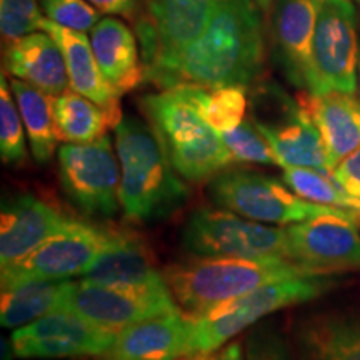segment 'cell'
<instances>
[{
    "mask_svg": "<svg viewBox=\"0 0 360 360\" xmlns=\"http://www.w3.org/2000/svg\"><path fill=\"white\" fill-rule=\"evenodd\" d=\"M259 8L255 0H222L204 32L179 57L167 89L182 84L249 87L257 82L264 69Z\"/></svg>",
    "mask_w": 360,
    "mask_h": 360,
    "instance_id": "obj_1",
    "label": "cell"
},
{
    "mask_svg": "<svg viewBox=\"0 0 360 360\" xmlns=\"http://www.w3.org/2000/svg\"><path fill=\"white\" fill-rule=\"evenodd\" d=\"M322 276L289 259L199 257L169 265L164 278L184 312L199 317L219 305L292 277Z\"/></svg>",
    "mask_w": 360,
    "mask_h": 360,
    "instance_id": "obj_2",
    "label": "cell"
},
{
    "mask_svg": "<svg viewBox=\"0 0 360 360\" xmlns=\"http://www.w3.org/2000/svg\"><path fill=\"white\" fill-rule=\"evenodd\" d=\"M114 130L125 217L147 222L174 212L186 200L187 187L177 177L154 129L135 117H122Z\"/></svg>",
    "mask_w": 360,
    "mask_h": 360,
    "instance_id": "obj_3",
    "label": "cell"
},
{
    "mask_svg": "<svg viewBox=\"0 0 360 360\" xmlns=\"http://www.w3.org/2000/svg\"><path fill=\"white\" fill-rule=\"evenodd\" d=\"M141 107L180 177L204 182L233 162L220 134L177 89L142 97Z\"/></svg>",
    "mask_w": 360,
    "mask_h": 360,
    "instance_id": "obj_4",
    "label": "cell"
},
{
    "mask_svg": "<svg viewBox=\"0 0 360 360\" xmlns=\"http://www.w3.org/2000/svg\"><path fill=\"white\" fill-rule=\"evenodd\" d=\"M334 283L327 276L283 278L265 283L257 290L219 305L199 317L192 315V355L215 352L269 314L310 302L330 290Z\"/></svg>",
    "mask_w": 360,
    "mask_h": 360,
    "instance_id": "obj_5",
    "label": "cell"
},
{
    "mask_svg": "<svg viewBox=\"0 0 360 360\" xmlns=\"http://www.w3.org/2000/svg\"><path fill=\"white\" fill-rule=\"evenodd\" d=\"M222 0H148L137 24L146 79L167 82L182 52L204 32Z\"/></svg>",
    "mask_w": 360,
    "mask_h": 360,
    "instance_id": "obj_6",
    "label": "cell"
},
{
    "mask_svg": "<svg viewBox=\"0 0 360 360\" xmlns=\"http://www.w3.org/2000/svg\"><path fill=\"white\" fill-rule=\"evenodd\" d=\"M210 195L224 209L260 224L292 225L319 215H345L360 224V214L314 204L283 182L250 170H225L210 182Z\"/></svg>",
    "mask_w": 360,
    "mask_h": 360,
    "instance_id": "obj_7",
    "label": "cell"
},
{
    "mask_svg": "<svg viewBox=\"0 0 360 360\" xmlns=\"http://www.w3.org/2000/svg\"><path fill=\"white\" fill-rule=\"evenodd\" d=\"M252 124L272 147L281 167L334 170L322 135L299 101L264 84L252 96Z\"/></svg>",
    "mask_w": 360,
    "mask_h": 360,
    "instance_id": "obj_8",
    "label": "cell"
},
{
    "mask_svg": "<svg viewBox=\"0 0 360 360\" xmlns=\"http://www.w3.org/2000/svg\"><path fill=\"white\" fill-rule=\"evenodd\" d=\"M182 247L204 257L292 260L285 229L255 222L227 209L195 210L182 231Z\"/></svg>",
    "mask_w": 360,
    "mask_h": 360,
    "instance_id": "obj_9",
    "label": "cell"
},
{
    "mask_svg": "<svg viewBox=\"0 0 360 360\" xmlns=\"http://www.w3.org/2000/svg\"><path fill=\"white\" fill-rule=\"evenodd\" d=\"M109 236L110 227L70 219L24 259L2 267V290L29 282L69 281L84 276L109 242Z\"/></svg>",
    "mask_w": 360,
    "mask_h": 360,
    "instance_id": "obj_10",
    "label": "cell"
},
{
    "mask_svg": "<svg viewBox=\"0 0 360 360\" xmlns=\"http://www.w3.org/2000/svg\"><path fill=\"white\" fill-rule=\"evenodd\" d=\"M58 175L69 199L87 215L112 217L120 207V162L107 135L58 148Z\"/></svg>",
    "mask_w": 360,
    "mask_h": 360,
    "instance_id": "obj_11",
    "label": "cell"
},
{
    "mask_svg": "<svg viewBox=\"0 0 360 360\" xmlns=\"http://www.w3.org/2000/svg\"><path fill=\"white\" fill-rule=\"evenodd\" d=\"M65 309L94 326L120 332L147 319L179 310L167 282L152 285H102L79 281L72 283Z\"/></svg>",
    "mask_w": 360,
    "mask_h": 360,
    "instance_id": "obj_12",
    "label": "cell"
},
{
    "mask_svg": "<svg viewBox=\"0 0 360 360\" xmlns=\"http://www.w3.org/2000/svg\"><path fill=\"white\" fill-rule=\"evenodd\" d=\"M359 29L352 0H323L314 34L315 96L357 90Z\"/></svg>",
    "mask_w": 360,
    "mask_h": 360,
    "instance_id": "obj_13",
    "label": "cell"
},
{
    "mask_svg": "<svg viewBox=\"0 0 360 360\" xmlns=\"http://www.w3.org/2000/svg\"><path fill=\"white\" fill-rule=\"evenodd\" d=\"M117 332L97 327L67 309L44 315L13 330L11 349L19 359L101 357L114 344Z\"/></svg>",
    "mask_w": 360,
    "mask_h": 360,
    "instance_id": "obj_14",
    "label": "cell"
},
{
    "mask_svg": "<svg viewBox=\"0 0 360 360\" xmlns=\"http://www.w3.org/2000/svg\"><path fill=\"white\" fill-rule=\"evenodd\" d=\"M357 224L345 215H319L289 225L290 259L322 276L360 269Z\"/></svg>",
    "mask_w": 360,
    "mask_h": 360,
    "instance_id": "obj_15",
    "label": "cell"
},
{
    "mask_svg": "<svg viewBox=\"0 0 360 360\" xmlns=\"http://www.w3.org/2000/svg\"><path fill=\"white\" fill-rule=\"evenodd\" d=\"M323 0H277L272 34L278 60L287 77L304 92L312 94L314 34Z\"/></svg>",
    "mask_w": 360,
    "mask_h": 360,
    "instance_id": "obj_16",
    "label": "cell"
},
{
    "mask_svg": "<svg viewBox=\"0 0 360 360\" xmlns=\"http://www.w3.org/2000/svg\"><path fill=\"white\" fill-rule=\"evenodd\" d=\"M193 317L175 310L117 332L103 360H180L192 355Z\"/></svg>",
    "mask_w": 360,
    "mask_h": 360,
    "instance_id": "obj_17",
    "label": "cell"
},
{
    "mask_svg": "<svg viewBox=\"0 0 360 360\" xmlns=\"http://www.w3.org/2000/svg\"><path fill=\"white\" fill-rule=\"evenodd\" d=\"M70 217L49 202L20 195L4 202L0 214V264L2 267L24 259L35 247L60 231Z\"/></svg>",
    "mask_w": 360,
    "mask_h": 360,
    "instance_id": "obj_18",
    "label": "cell"
},
{
    "mask_svg": "<svg viewBox=\"0 0 360 360\" xmlns=\"http://www.w3.org/2000/svg\"><path fill=\"white\" fill-rule=\"evenodd\" d=\"M84 281L102 285H152L165 282L155 255L143 238L127 229L110 227L109 242L85 270Z\"/></svg>",
    "mask_w": 360,
    "mask_h": 360,
    "instance_id": "obj_19",
    "label": "cell"
},
{
    "mask_svg": "<svg viewBox=\"0 0 360 360\" xmlns=\"http://www.w3.org/2000/svg\"><path fill=\"white\" fill-rule=\"evenodd\" d=\"M40 30L51 34L60 45V51L65 58L67 74H69L70 89L101 105L109 115L112 129H115L122 119L120 96L103 77L90 39L85 32L67 29V27L49 20L47 17L42 20Z\"/></svg>",
    "mask_w": 360,
    "mask_h": 360,
    "instance_id": "obj_20",
    "label": "cell"
},
{
    "mask_svg": "<svg viewBox=\"0 0 360 360\" xmlns=\"http://www.w3.org/2000/svg\"><path fill=\"white\" fill-rule=\"evenodd\" d=\"M297 101L321 132L332 167L360 147V98L354 94L302 92Z\"/></svg>",
    "mask_w": 360,
    "mask_h": 360,
    "instance_id": "obj_21",
    "label": "cell"
},
{
    "mask_svg": "<svg viewBox=\"0 0 360 360\" xmlns=\"http://www.w3.org/2000/svg\"><path fill=\"white\" fill-rule=\"evenodd\" d=\"M297 360H360V317L315 314L294 326Z\"/></svg>",
    "mask_w": 360,
    "mask_h": 360,
    "instance_id": "obj_22",
    "label": "cell"
},
{
    "mask_svg": "<svg viewBox=\"0 0 360 360\" xmlns=\"http://www.w3.org/2000/svg\"><path fill=\"white\" fill-rule=\"evenodd\" d=\"M6 65L13 77L34 85L51 97L60 96L70 87L60 45L44 30L8 44Z\"/></svg>",
    "mask_w": 360,
    "mask_h": 360,
    "instance_id": "obj_23",
    "label": "cell"
},
{
    "mask_svg": "<svg viewBox=\"0 0 360 360\" xmlns=\"http://www.w3.org/2000/svg\"><path fill=\"white\" fill-rule=\"evenodd\" d=\"M90 44L103 77L119 96L132 92L146 79L137 39L122 20L115 17L98 20L90 30Z\"/></svg>",
    "mask_w": 360,
    "mask_h": 360,
    "instance_id": "obj_24",
    "label": "cell"
},
{
    "mask_svg": "<svg viewBox=\"0 0 360 360\" xmlns=\"http://www.w3.org/2000/svg\"><path fill=\"white\" fill-rule=\"evenodd\" d=\"M72 281L29 282L13 289L2 290L0 321L7 328H19L32 323L44 315L65 309Z\"/></svg>",
    "mask_w": 360,
    "mask_h": 360,
    "instance_id": "obj_25",
    "label": "cell"
},
{
    "mask_svg": "<svg viewBox=\"0 0 360 360\" xmlns=\"http://www.w3.org/2000/svg\"><path fill=\"white\" fill-rule=\"evenodd\" d=\"M51 107L58 141L65 143L94 142L112 127L105 110L74 89L51 97Z\"/></svg>",
    "mask_w": 360,
    "mask_h": 360,
    "instance_id": "obj_26",
    "label": "cell"
},
{
    "mask_svg": "<svg viewBox=\"0 0 360 360\" xmlns=\"http://www.w3.org/2000/svg\"><path fill=\"white\" fill-rule=\"evenodd\" d=\"M11 90L19 107L34 159L40 165L49 164L58 142L56 125H53L51 96L15 77L11 80Z\"/></svg>",
    "mask_w": 360,
    "mask_h": 360,
    "instance_id": "obj_27",
    "label": "cell"
},
{
    "mask_svg": "<svg viewBox=\"0 0 360 360\" xmlns=\"http://www.w3.org/2000/svg\"><path fill=\"white\" fill-rule=\"evenodd\" d=\"M186 101L199 110L204 120L219 134L236 129L244 122L247 112V87L227 85V87H202V85L182 84L174 87Z\"/></svg>",
    "mask_w": 360,
    "mask_h": 360,
    "instance_id": "obj_28",
    "label": "cell"
},
{
    "mask_svg": "<svg viewBox=\"0 0 360 360\" xmlns=\"http://www.w3.org/2000/svg\"><path fill=\"white\" fill-rule=\"evenodd\" d=\"M282 182L297 195L314 204L337 207L360 214V200L337 182L332 170L312 167H282Z\"/></svg>",
    "mask_w": 360,
    "mask_h": 360,
    "instance_id": "obj_29",
    "label": "cell"
},
{
    "mask_svg": "<svg viewBox=\"0 0 360 360\" xmlns=\"http://www.w3.org/2000/svg\"><path fill=\"white\" fill-rule=\"evenodd\" d=\"M13 94L8 90L6 75L0 79V155L7 165H22L27 159L24 122L13 101Z\"/></svg>",
    "mask_w": 360,
    "mask_h": 360,
    "instance_id": "obj_30",
    "label": "cell"
},
{
    "mask_svg": "<svg viewBox=\"0 0 360 360\" xmlns=\"http://www.w3.org/2000/svg\"><path fill=\"white\" fill-rule=\"evenodd\" d=\"M222 141L231 152L232 160L238 164H264L278 165L272 147L259 132V129L249 120H244L236 129L220 134Z\"/></svg>",
    "mask_w": 360,
    "mask_h": 360,
    "instance_id": "obj_31",
    "label": "cell"
},
{
    "mask_svg": "<svg viewBox=\"0 0 360 360\" xmlns=\"http://www.w3.org/2000/svg\"><path fill=\"white\" fill-rule=\"evenodd\" d=\"M44 8L39 0H0V30L7 45L40 30Z\"/></svg>",
    "mask_w": 360,
    "mask_h": 360,
    "instance_id": "obj_32",
    "label": "cell"
},
{
    "mask_svg": "<svg viewBox=\"0 0 360 360\" xmlns=\"http://www.w3.org/2000/svg\"><path fill=\"white\" fill-rule=\"evenodd\" d=\"M40 4L49 20L79 32L92 30L102 15L87 0H40Z\"/></svg>",
    "mask_w": 360,
    "mask_h": 360,
    "instance_id": "obj_33",
    "label": "cell"
},
{
    "mask_svg": "<svg viewBox=\"0 0 360 360\" xmlns=\"http://www.w3.org/2000/svg\"><path fill=\"white\" fill-rule=\"evenodd\" d=\"M245 360H297V355L276 328L262 326L247 337Z\"/></svg>",
    "mask_w": 360,
    "mask_h": 360,
    "instance_id": "obj_34",
    "label": "cell"
},
{
    "mask_svg": "<svg viewBox=\"0 0 360 360\" xmlns=\"http://www.w3.org/2000/svg\"><path fill=\"white\" fill-rule=\"evenodd\" d=\"M332 174L350 195L360 200V147L342 159L332 170Z\"/></svg>",
    "mask_w": 360,
    "mask_h": 360,
    "instance_id": "obj_35",
    "label": "cell"
},
{
    "mask_svg": "<svg viewBox=\"0 0 360 360\" xmlns=\"http://www.w3.org/2000/svg\"><path fill=\"white\" fill-rule=\"evenodd\" d=\"M102 13H115V15L130 17L137 11L139 0H87Z\"/></svg>",
    "mask_w": 360,
    "mask_h": 360,
    "instance_id": "obj_36",
    "label": "cell"
},
{
    "mask_svg": "<svg viewBox=\"0 0 360 360\" xmlns=\"http://www.w3.org/2000/svg\"><path fill=\"white\" fill-rule=\"evenodd\" d=\"M204 360H244L240 342L233 340L220 350H215L212 354H207Z\"/></svg>",
    "mask_w": 360,
    "mask_h": 360,
    "instance_id": "obj_37",
    "label": "cell"
},
{
    "mask_svg": "<svg viewBox=\"0 0 360 360\" xmlns=\"http://www.w3.org/2000/svg\"><path fill=\"white\" fill-rule=\"evenodd\" d=\"M255 2L259 4V7L262 8V11H269L270 6H272L274 0H255Z\"/></svg>",
    "mask_w": 360,
    "mask_h": 360,
    "instance_id": "obj_38",
    "label": "cell"
},
{
    "mask_svg": "<svg viewBox=\"0 0 360 360\" xmlns=\"http://www.w3.org/2000/svg\"><path fill=\"white\" fill-rule=\"evenodd\" d=\"M359 6V27H360V0H357ZM357 92H359V98H360V57H359V77H357Z\"/></svg>",
    "mask_w": 360,
    "mask_h": 360,
    "instance_id": "obj_39",
    "label": "cell"
}]
</instances>
